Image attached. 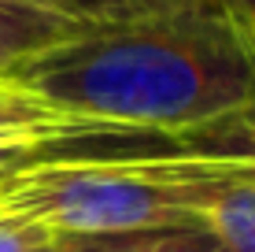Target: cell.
Wrapping results in <instances>:
<instances>
[{
	"label": "cell",
	"instance_id": "30bf717a",
	"mask_svg": "<svg viewBox=\"0 0 255 252\" xmlns=\"http://www.w3.org/2000/svg\"><path fill=\"white\" fill-rule=\"evenodd\" d=\"M226 4H230V7H233V11H237V15H241V19H244V22H248V26H252V30H255V0H226Z\"/></svg>",
	"mask_w": 255,
	"mask_h": 252
},
{
	"label": "cell",
	"instance_id": "3957f363",
	"mask_svg": "<svg viewBox=\"0 0 255 252\" xmlns=\"http://www.w3.org/2000/svg\"><path fill=\"white\" fill-rule=\"evenodd\" d=\"M204 156L192 134H159L59 108L0 78V178L45 163L108 156Z\"/></svg>",
	"mask_w": 255,
	"mask_h": 252
},
{
	"label": "cell",
	"instance_id": "7a4b0ae2",
	"mask_svg": "<svg viewBox=\"0 0 255 252\" xmlns=\"http://www.w3.org/2000/svg\"><path fill=\"white\" fill-rule=\"evenodd\" d=\"M248 163L215 156H108L45 163L0 178V212L52 234H163L204 227L211 197Z\"/></svg>",
	"mask_w": 255,
	"mask_h": 252
},
{
	"label": "cell",
	"instance_id": "5b68a950",
	"mask_svg": "<svg viewBox=\"0 0 255 252\" xmlns=\"http://www.w3.org/2000/svg\"><path fill=\"white\" fill-rule=\"evenodd\" d=\"M204 227L230 252H255V163L222 182L204 212Z\"/></svg>",
	"mask_w": 255,
	"mask_h": 252
},
{
	"label": "cell",
	"instance_id": "277c9868",
	"mask_svg": "<svg viewBox=\"0 0 255 252\" xmlns=\"http://www.w3.org/2000/svg\"><path fill=\"white\" fill-rule=\"evenodd\" d=\"M78 26H82V19H70V15L0 0V71L33 56V52L52 48L56 41L70 37Z\"/></svg>",
	"mask_w": 255,
	"mask_h": 252
},
{
	"label": "cell",
	"instance_id": "52a82bcc",
	"mask_svg": "<svg viewBox=\"0 0 255 252\" xmlns=\"http://www.w3.org/2000/svg\"><path fill=\"white\" fill-rule=\"evenodd\" d=\"M52 238L48 227L15 212H0V252H33Z\"/></svg>",
	"mask_w": 255,
	"mask_h": 252
},
{
	"label": "cell",
	"instance_id": "8992f818",
	"mask_svg": "<svg viewBox=\"0 0 255 252\" xmlns=\"http://www.w3.org/2000/svg\"><path fill=\"white\" fill-rule=\"evenodd\" d=\"M192 134H196V145L204 156L255 163V97L241 111H233V115L218 119L204 130H192Z\"/></svg>",
	"mask_w": 255,
	"mask_h": 252
},
{
	"label": "cell",
	"instance_id": "6da1fadb",
	"mask_svg": "<svg viewBox=\"0 0 255 252\" xmlns=\"http://www.w3.org/2000/svg\"><path fill=\"white\" fill-rule=\"evenodd\" d=\"M0 78L104 123L192 134L255 97V30L226 0H126Z\"/></svg>",
	"mask_w": 255,
	"mask_h": 252
},
{
	"label": "cell",
	"instance_id": "ba28073f",
	"mask_svg": "<svg viewBox=\"0 0 255 252\" xmlns=\"http://www.w3.org/2000/svg\"><path fill=\"white\" fill-rule=\"evenodd\" d=\"M140 252H230L207 227H189V230H163L155 234Z\"/></svg>",
	"mask_w": 255,
	"mask_h": 252
},
{
	"label": "cell",
	"instance_id": "9c48e42d",
	"mask_svg": "<svg viewBox=\"0 0 255 252\" xmlns=\"http://www.w3.org/2000/svg\"><path fill=\"white\" fill-rule=\"evenodd\" d=\"M4 4H26V7H45V11H59L70 19H104V15L119 11L126 0H4Z\"/></svg>",
	"mask_w": 255,
	"mask_h": 252
}]
</instances>
